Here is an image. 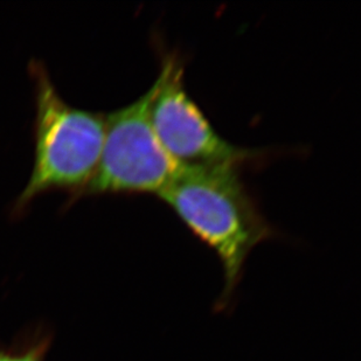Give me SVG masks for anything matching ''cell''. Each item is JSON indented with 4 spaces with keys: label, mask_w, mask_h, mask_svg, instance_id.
<instances>
[{
    "label": "cell",
    "mask_w": 361,
    "mask_h": 361,
    "mask_svg": "<svg viewBox=\"0 0 361 361\" xmlns=\"http://www.w3.org/2000/svg\"><path fill=\"white\" fill-rule=\"evenodd\" d=\"M158 47L161 71L151 103V122L167 154L181 166L233 164L245 167L266 161L269 151L238 147L214 129L188 94L183 55Z\"/></svg>",
    "instance_id": "cell-4"
},
{
    "label": "cell",
    "mask_w": 361,
    "mask_h": 361,
    "mask_svg": "<svg viewBox=\"0 0 361 361\" xmlns=\"http://www.w3.org/2000/svg\"><path fill=\"white\" fill-rule=\"evenodd\" d=\"M157 80L136 101L106 115V136L95 176L82 197L156 195L177 177L181 165L167 154L151 122Z\"/></svg>",
    "instance_id": "cell-3"
},
{
    "label": "cell",
    "mask_w": 361,
    "mask_h": 361,
    "mask_svg": "<svg viewBox=\"0 0 361 361\" xmlns=\"http://www.w3.org/2000/svg\"><path fill=\"white\" fill-rule=\"evenodd\" d=\"M233 164L183 166L161 198L188 231L214 252L224 271L216 314H231L252 249L279 239L280 232L263 214Z\"/></svg>",
    "instance_id": "cell-1"
},
{
    "label": "cell",
    "mask_w": 361,
    "mask_h": 361,
    "mask_svg": "<svg viewBox=\"0 0 361 361\" xmlns=\"http://www.w3.org/2000/svg\"><path fill=\"white\" fill-rule=\"evenodd\" d=\"M54 341V331L44 322L21 330L10 343L0 341V361H46Z\"/></svg>",
    "instance_id": "cell-5"
},
{
    "label": "cell",
    "mask_w": 361,
    "mask_h": 361,
    "mask_svg": "<svg viewBox=\"0 0 361 361\" xmlns=\"http://www.w3.org/2000/svg\"><path fill=\"white\" fill-rule=\"evenodd\" d=\"M35 85V163L27 184L12 207L21 215L42 193L66 191L80 199L95 176L106 136V114L72 106L62 99L44 62L32 60Z\"/></svg>",
    "instance_id": "cell-2"
}]
</instances>
